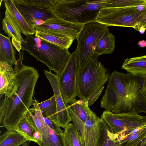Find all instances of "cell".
Wrapping results in <instances>:
<instances>
[{"label": "cell", "mask_w": 146, "mask_h": 146, "mask_svg": "<svg viewBox=\"0 0 146 146\" xmlns=\"http://www.w3.org/2000/svg\"><path fill=\"white\" fill-rule=\"evenodd\" d=\"M23 50L19 52L17 68V88L0 102V123L7 130H15L20 120L33 105L35 88L39 76L37 70L23 63Z\"/></svg>", "instance_id": "6da1fadb"}, {"label": "cell", "mask_w": 146, "mask_h": 146, "mask_svg": "<svg viewBox=\"0 0 146 146\" xmlns=\"http://www.w3.org/2000/svg\"><path fill=\"white\" fill-rule=\"evenodd\" d=\"M21 44L22 50L28 51L37 61L44 63L57 75L63 70L71 55L68 49L32 35L25 36Z\"/></svg>", "instance_id": "7a4b0ae2"}, {"label": "cell", "mask_w": 146, "mask_h": 146, "mask_svg": "<svg viewBox=\"0 0 146 146\" xmlns=\"http://www.w3.org/2000/svg\"><path fill=\"white\" fill-rule=\"evenodd\" d=\"M108 0H57L52 8L56 15L67 21L85 24L96 22Z\"/></svg>", "instance_id": "3957f363"}, {"label": "cell", "mask_w": 146, "mask_h": 146, "mask_svg": "<svg viewBox=\"0 0 146 146\" xmlns=\"http://www.w3.org/2000/svg\"><path fill=\"white\" fill-rule=\"evenodd\" d=\"M128 74L113 72L108 80L100 106L114 113L131 110L130 96L127 88Z\"/></svg>", "instance_id": "277c9868"}, {"label": "cell", "mask_w": 146, "mask_h": 146, "mask_svg": "<svg viewBox=\"0 0 146 146\" xmlns=\"http://www.w3.org/2000/svg\"><path fill=\"white\" fill-rule=\"evenodd\" d=\"M110 75L97 59L91 58L78 72L76 80L77 96L85 101L98 92Z\"/></svg>", "instance_id": "5b68a950"}, {"label": "cell", "mask_w": 146, "mask_h": 146, "mask_svg": "<svg viewBox=\"0 0 146 146\" xmlns=\"http://www.w3.org/2000/svg\"><path fill=\"white\" fill-rule=\"evenodd\" d=\"M146 13V5L120 8H103L96 22L108 27L117 26L133 28L138 31V25Z\"/></svg>", "instance_id": "8992f818"}, {"label": "cell", "mask_w": 146, "mask_h": 146, "mask_svg": "<svg viewBox=\"0 0 146 146\" xmlns=\"http://www.w3.org/2000/svg\"><path fill=\"white\" fill-rule=\"evenodd\" d=\"M108 27L96 22L84 25L76 38L77 45L75 51L80 70L93 57L94 49L99 40L109 31Z\"/></svg>", "instance_id": "52a82bcc"}, {"label": "cell", "mask_w": 146, "mask_h": 146, "mask_svg": "<svg viewBox=\"0 0 146 146\" xmlns=\"http://www.w3.org/2000/svg\"><path fill=\"white\" fill-rule=\"evenodd\" d=\"M101 117L111 131L117 134L146 125V116L140 115L134 110L119 113L106 110Z\"/></svg>", "instance_id": "ba28073f"}, {"label": "cell", "mask_w": 146, "mask_h": 146, "mask_svg": "<svg viewBox=\"0 0 146 146\" xmlns=\"http://www.w3.org/2000/svg\"><path fill=\"white\" fill-rule=\"evenodd\" d=\"M80 70L75 52L71 55L65 68L57 75L61 95L66 106L77 96V76Z\"/></svg>", "instance_id": "9c48e42d"}, {"label": "cell", "mask_w": 146, "mask_h": 146, "mask_svg": "<svg viewBox=\"0 0 146 146\" xmlns=\"http://www.w3.org/2000/svg\"><path fill=\"white\" fill-rule=\"evenodd\" d=\"M103 120L93 111L76 128L84 146H99Z\"/></svg>", "instance_id": "30bf717a"}, {"label": "cell", "mask_w": 146, "mask_h": 146, "mask_svg": "<svg viewBox=\"0 0 146 146\" xmlns=\"http://www.w3.org/2000/svg\"><path fill=\"white\" fill-rule=\"evenodd\" d=\"M13 3L28 23L31 26H39L58 16L52 9L30 5L13 0Z\"/></svg>", "instance_id": "8fae6325"}, {"label": "cell", "mask_w": 146, "mask_h": 146, "mask_svg": "<svg viewBox=\"0 0 146 146\" xmlns=\"http://www.w3.org/2000/svg\"><path fill=\"white\" fill-rule=\"evenodd\" d=\"M127 88L130 96L131 110L146 114V98L142 90L145 75L128 73Z\"/></svg>", "instance_id": "7c38bea8"}, {"label": "cell", "mask_w": 146, "mask_h": 146, "mask_svg": "<svg viewBox=\"0 0 146 146\" xmlns=\"http://www.w3.org/2000/svg\"><path fill=\"white\" fill-rule=\"evenodd\" d=\"M84 25L72 23L58 16L46 21L34 27L38 30L59 33L66 35L74 40L82 30Z\"/></svg>", "instance_id": "4fadbf2b"}, {"label": "cell", "mask_w": 146, "mask_h": 146, "mask_svg": "<svg viewBox=\"0 0 146 146\" xmlns=\"http://www.w3.org/2000/svg\"><path fill=\"white\" fill-rule=\"evenodd\" d=\"M44 73L54 92L57 108L58 124L60 127L64 129L70 123L72 119L61 95L57 75L46 70H44Z\"/></svg>", "instance_id": "5bb4252c"}, {"label": "cell", "mask_w": 146, "mask_h": 146, "mask_svg": "<svg viewBox=\"0 0 146 146\" xmlns=\"http://www.w3.org/2000/svg\"><path fill=\"white\" fill-rule=\"evenodd\" d=\"M17 70L16 65L13 69L10 64L0 61L1 98L3 96L7 97L10 96L17 89Z\"/></svg>", "instance_id": "9a60e30c"}, {"label": "cell", "mask_w": 146, "mask_h": 146, "mask_svg": "<svg viewBox=\"0 0 146 146\" xmlns=\"http://www.w3.org/2000/svg\"><path fill=\"white\" fill-rule=\"evenodd\" d=\"M117 135L116 142L118 146H137L146 135V125Z\"/></svg>", "instance_id": "2e32d148"}, {"label": "cell", "mask_w": 146, "mask_h": 146, "mask_svg": "<svg viewBox=\"0 0 146 146\" xmlns=\"http://www.w3.org/2000/svg\"><path fill=\"white\" fill-rule=\"evenodd\" d=\"M3 1L5 9L10 13L19 28L21 33L25 36L35 34L36 29L26 21L15 6L13 0H4Z\"/></svg>", "instance_id": "e0dca14e"}, {"label": "cell", "mask_w": 146, "mask_h": 146, "mask_svg": "<svg viewBox=\"0 0 146 146\" xmlns=\"http://www.w3.org/2000/svg\"><path fill=\"white\" fill-rule=\"evenodd\" d=\"M35 36L61 48H68L74 40L69 37L60 34L36 29Z\"/></svg>", "instance_id": "ac0fdd59"}, {"label": "cell", "mask_w": 146, "mask_h": 146, "mask_svg": "<svg viewBox=\"0 0 146 146\" xmlns=\"http://www.w3.org/2000/svg\"><path fill=\"white\" fill-rule=\"evenodd\" d=\"M38 101L34 100L33 107L30 108L26 115L34 124L38 131L42 135L47 134L49 126L45 122L42 113L38 105Z\"/></svg>", "instance_id": "d6986e66"}, {"label": "cell", "mask_w": 146, "mask_h": 146, "mask_svg": "<svg viewBox=\"0 0 146 146\" xmlns=\"http://www.w3.org/2000/svg\"><path fill=\"white\" fill-rule=\"evenodd\" d=\"M16 51L10 38L0 34V61L6 62L11 65L16 64Z\"/></svg>", "instance_id": "ffe728a7"}, {"label": "cell", "mask_w": 146, "mask_h": 146, "mask_svg": "<svg viewBox=\"0 0 146 146\" xmlns=\"http://www.w3.org/2000/svg\"><path fill=\"white\" fill-rule=\"evenodd\" d=\"M115 36L109 31L106 33L96 45L93 57L97 59L101 55L111 53L115 48Z\"/></svg>", "instance_id": "44dd1931"}, {"label": "cell", "mask_w": 146, "mask_h": 146, "mask_svg": "<svg viewBox=\"0 0 146 146\" xmlns=\"http://www.w3.org/2000/svg\"><path fill=\"white\" fill-rule=\"evenodd\" d=\"M2 20V28L9 38H14L22 42L23 38L21 31L9 11L5 9Z\"/></svg>", "instance_id": "7402d4cb"}, {"label": "cell", "mask_w": 146, "mask_h": 146, "mask_svg": "<svg viewBox=\"0 0 146 146\" xmlns=\"http://www.w3.org/2000/svg\"><path fill=\"white\" fill-rule=\"evenodd\" d=\"M28 141L17 131L7 130L0 136V146H19Z\"/></svg>", "instance_id": "603a6c76"}, {"label": "cell", "mask_w": 146, "mask_h": 146, "mask_svg": "<svg viewBox=\"0 0 146 146\" xmlns=\"http://www.w3.org/2000/svg\"><path fill=\"white\" fill-rule=\"evenodd\" d=\"M15 130L23 135L28 141L36 143L34 138V135L38 131L26 114L19 122Z\"/></svg>", "instance_id": "cb8c5ba5"}, {"label": "cell", "mask_w": 146, "mask_h": 146, "mask_svg": "<svg viewBox=\"0 0 146 146\" xmlns=\"http://www.w3.org/2000/svg\"><path fill=\"white\" fill-rule=\"evenodd\" d=\"M64 129L63 135L65 146H84L74 124L69 123Z\"/></svg>", "instance_id": "d4e9b609"}, {"label": "cell", "mask_w": 146, "mask_h": 146, "mask_svg": "<svg viewBox=\"0 0 146 146\" xmlns=\"http://www.w3.org/2000/svg\"><path fill=\"white\" fill-rule=\"evenodd\" d=\"M88 102L75 99L68 104L74 113L84 123L93 111L89 108Z\"/></svg>", "instance_id": "484cf974"}, {"label": "cell", "mask_w": 146, "mask_h": 146, "mask_svg": "<svg viewBox=\"0 0 146 146\" xmlns=\"http://www.w3.org/2000/svg\"><path fill=\"white\" fill-rule=\"evenodd\" d=\"M121 68L135 75H146V61L126 58Z\"/></svg>", "instance_id": "4316f807"}, {"label": "cell", "mask_w": 146, "mask_h": 146, "mask_svg": "<svg viewBox=\"0 0 146 146\" xmlns=\"http://www.w3.org/2000/svg\"><path fill=\"white\" fill-rule=\"evenodd\" d=\"M38 105L42 115L49 117L58 125L57 108L54 95L44 101L38 102Z\"/></svg>", "instance_id": "83f0119b"}, {"label": "cell", "mask_w": 146, "mask_h": 146, "mask_svg": "<svg viewBox=\"0 0 146 146\" xmlns=\"http://www.w3.org/2000/svg\"><path fill=\"white\" fill-rule=\"evenodd\" d=\"M42 136V142L39 145L40 146H65L63 133L58 134L49 127L47 134Z\"/></svg>", "instance_id": "f1b7e54d"}, {"label": "cell", "mask_w": 146, "mask_h": 146, "mask_svg": "<svg viewBox=\"0 0 146 146\" xmlns=\"http://www.w3.org/2000/svg\"><path fill=\"white\" fill-rule=\"evenodd\" d=\"M118 137L117 134L111 131L108 125L103 120L99 146H118L116 142Z\"/></svg>", "instance_id": "f546056e"}, {"label": "cell", "mask_w": 146, "mask_h": 146, "mask_svg": "<svg viewBox=\"0 0 146 146\" xmlns=\"http://www.w3.org/2000/svg\"><path fill=\"white\" fill-rule=\"evenodd\" d=\"M146 5V0H108L104 8H120Z\"/></svg>", "instance_id": "4dcf8cb0"}, {"label": "cell", "mask_w": 146, "mask_h": 146, "mask_svg": "<svg viewBox=\"0 0 146 146\" xmlns=\"http://www.w3.org/2000/svg\"><path fill=\"white\" fill-rule=\"evenodd\" d=\"M57 0H19L22 3L48 9H51Z\"/></svg>", "instance_id": "1f68e13d"}, {"label": "cell", "mask_w": 146, "mask_h": 146, "mask_svg": "<svg viewBox=\"0 0 146 146\" xmlns=\"http://www.w3.org/2000/svg\"><path fill=\"white\" fill-rule=\"evenodd\" d=\"M42 115L45 122L51 129L58 134H62L63 133V131L61 129L60 126L58 124L49 117L43 115Z\"/></svg>", "instance_id": "d6a6232c"}, {"label": "cell", "mask_w": 146, "mask_h": 146, "mask_svg": "<svg viewBox=\"0 0 146 146\" xmlns=\"http://www.w3.org/2000/svg\"><path fill=\"white\" fill-rule=\"evenodd\" d=\"M103 86L98 92L93 95L88 101V105L90 106L92 105L99 98L104 88Z\"/></svg>", "instance_id": "836d02e7"}, {"label": "cell", "mask_w": 146, "mask_h": 146, "mask_svg": "<svg viewBox=\"0 0 146 146\" xmlns=\"http://www.w3.org/2000/svg\"><path fill=\"white\" fill-rule=\"evenodd\" d=\"M12 45L19 52H20L22 48L21 42L14 38H12Z\"/></svg>", "instance_id": "e575fe53"}, {"label": "cell", "mask_w": 146, "mask_h": 146, "mask_svg": "<svg viewBox=\"0 0 146 146\" xmlns=\"http://www.w3.org/2000/svg\"><path fill=\"white\" fill-rule=\"evenodd\" d=\"M141 26L144 27L146 29V13L142 17L138 25V31L139 27Z\"/></svg>", "instance_id": "d590c367"}, {"label": "cell", "mask_w": 146, "mask_h": 146, "mask_svg": "<svg viewBox=\"0 0 146 146\" xmlns=\"http://www.w3.org/2000/svg\"><path fill=\"white\" fill-rule=\"evenodd\" d=\"M130 58L133 60H140L146 61V55L132 57Z\"/></svg>", "instance_id": "8d00e7d4"}, {"label": "cell", "mask_w": 146, "mask_h": 146, "mask_svg": "<svg viewBox=\"0 0 146 146\" xmlns=\"http://www.w3.org/2000/svg\"><path fill=\"white\" fill-rule=\"evenodd\" d=\"M137 44L141 47L143 48L146 47V41L144 40H140L137 42Z\"/></svg>", "instance_id": "74e56055"}, {"label": "cell", "mask_w": 146, "mask_h": 146, "mask_svg": "<svg viewBox=\"0 0 146 146\" xmlns=\"http://www.w3.org/2000/svg\"><path fill=\"white\" fill-rule=\"evenodd\" d=\"M137 146H146V135Z\"/></svg>", "instance_id": "f35d334b"}, {"label": "cell", "mask_w": 146, "mask_h": 146, "mask_svg": "<svg viewBox=\"0 0 146 146\" xmlns=\"http://www.w3.org/2000/svg\"><path fill=\"white\" fill-rule=\"evenodd\" d=\"M142 91L146 98V75H145V79L143 86Z\"/></svg>", "instance_id": "ab89813d"}, {"label": "cell", "mask_w": 146, "mask_h": 146, "mask_svg": "<svg viewBox=\"0 0 146 146\" xmlns=\"http://www.w3.org/2000/svg\"><path fill=\"white\" fill-rule=\"evenodd\" d=\"M146 29L143 26H141L139 27L138 31L141 34L144 33Z\"/></svg>", "instance_id": "60d3db41"}, {"label": "cell", "mask_w": 146, "mask_h": 146, "mask_svg": "<svg viewBox=\"0 0 146 146\" xmlns=\"http://www.w3.org/2000/svg\"><path fill=\"white\" fill-rule=\"evenodd\" d=\"M30 141H28L23 144L21 146H29V143Z\"/></svg>", "instance_id": "b9f144b4"}]
</instances>
